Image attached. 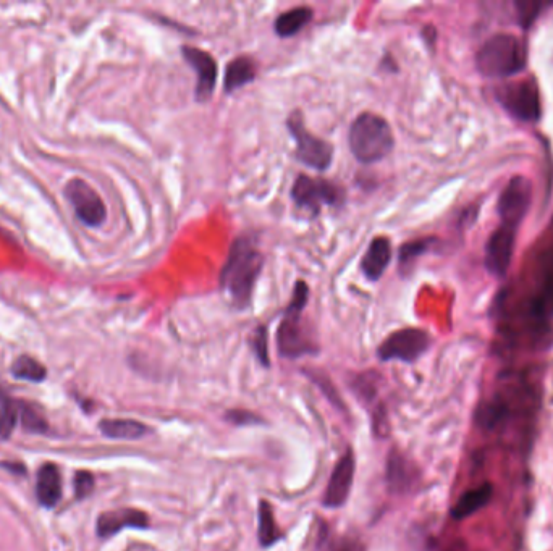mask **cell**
Segmentation results:
<instances>
[{"label": "cell", "instance_id": "1", "mask_svg": "<svg viewBox=\"0 0 553 551\" xmlns=\"http://www.w3.org/2000/svg\"><path fill=\"white\" fill-rule=\"evenodd\" d=\"M264 256L251 236H238L228 251L222 272L220 290L233 308L245 311L253 301L254 288L261 277Z\"/></svg>", "mask_w": 553, "mask_h": 551}, {"label": "cell", "instance_id": "2", "mask_svg": "<svg viewBox=\"0 0 553 551\" xmlns=\"http://www.w3.org/2000/svg\"><path fill=\"white\" fill-rule=\"evenodd\" d=\"M348 144L361 164H376L393 151L395 138L389 122L380 115L364 112L351 123Z\"/></svg>", "mask_w": 553, "mask_h": 551}, {"label": "cell", "instance_id": "3", "mask_svg": "<svg viewBox=\"0 0 553 551\" xmlns=\"http://www.w3.org/2000/svg\"><path fill=\"white\" fill-rule=\"evenodd\" d=\"M309 299V287L306 282H296L293 290L292 301L287 306L285 316L277 330V346L282 358L298 359L308 354H316L319 351L316 341L309 337L308 330L304 327L301 314H303Z\"/></svg>", "mask_w": 553, "mask_h": 551}, {"label": "cell", "instance_id": "4", "mask_svg": "<svg viewBox=\"0 0 553 551\" xmlns=\"http://www.w3.org/2000/svg\"><path fill=\"white\" fill-rule=\"evenodd\" d=\"M526 44L513 34H495L482 44L476 55L481 75L487 78H511L526 68Z\"/></svg>", "mask_w": 553, "mask_h": 551}, {"label": "cell", "instance_id": "5", "mask_svg": "<svg viewBox=\"0 0 553 551\" xmlns=\"http://www.w3.org/2000/svg\"><path fill=\"white\" fill-rule=\"evenodd\" d=\"M290 194L296 206L311 215L321 214L324 206L342 207L347 198L345 190L337 183L308 175H298Z\"/></svg>", "mask_w": 553, "mask_h": 551}, {"label": "cell", "instance_id": "6", "mask_svg": "<svg viewBox=\"0 0 553 551\" xmlns=\"http://www.w3.org/2000/svg\"><path fill=\"white\" fill-rule=\"evenodd\" d=\"M287 128L296 141V157L301 164L319 172L329 169L334 160V146L308 130L300 110L288 115Z\"/></svg>", "mask_w": 553, "mask_h": 551}, {"label": "cell", "instance_id": "7", "mask_svg": "<svg viewBox=\"0 0 553 551\" xmlns=\"http://www.w3.org/2000/svg\"><path fill=\"white\" fill-rule=\"evenodd\" d=\"M503 109L521 122L534 123L541 118V94L536 81H511L495 93Z\"/></svg>", "mask_w": 553, "mask_h": 551}, {"label": "cell", "instance_id": "8", "mask_svg": "<svg viewBox=\"0 0 553 551\" xmlns=\"http://www.w3.org/2000/svg\"><path fill=\"white\" fill-rule=\"evenodd\" d=\"M431 335L426 330L402 329L393 332L379 346L380 361H402L413 364L431 348Z\"/></svg>", "mask_w": 553, "mask_h": 551}, {"label": "cell", "instance_id": "9", "mask_svg": "<svg viewBox=\"0 0 553 551\" xmlns=\"http://www.w3.org/2000/svg\"><path fill=\"white\" fill-rule=\"evenodd\" d=\"M524 317L537 332H544L553 320V257L544 259L539 282L528 298Z\"/></svg>", "mask_w": 553, "mask_h": 551}, {"label": "cell", "instance_id": "10", "mask_svg": "<svg viewBox=\"0 0 553 551\" xmlns=\"http://www.w3.org/2000/svg\"><path fill=\"white\" fill-rule=\"evenodd\" d=\"M532 185L526 177H513L503 188L497 202L500 223L518 230L531 206Z\"/></svg>", "mask_w": 553, "mask_h": 551}, {"label": "cell", "instance_id": "11", "mask_svg": "<svg viewBox=\"0 0 553 551\" xmlns=\"http://www.w3.org/2000/svg\"><path fill=\"white\" fill-rule=\"evenodd\" d=\"M65 196L75 209V214L81 223L88 227H101L106 222L107 209L93 186H89L85 180L75 178L65 186Z\"/></svg>", "mask_w": 553, "mask_h": 551}, {"label": "cell", "instance_id": "12", "mask_svg": "<svg viewBox=\"0 0 553 551\" xmlns=\"http://www.w3.org/2000/svg\"><path fill=\"white\" fill-rule=\"evenodd\" d=\"M180 51L185 62H188L196 73V102L204 104L211 99L216 89L217 75H219L216 59L209 52L198 47L182 46Z\"/></svg>", "mask_w": 553, "mask_h": 551}, {"label": "cell", "instance_id": "13", "mask_svg": "<svg viewBox=\"0 0 553 551\" xmlns=\"http://www.w3.org/2000/svg\"><path fill=\"white\" fill-rule=\"evenodd\" d=\"M516 228L502 225L490 235L486 244V256L484 264L489 274L502 278L507 274L513 253H515Z\"/></svg>", "mask_w": 553, "mask_h": 551}, {"label": "cell", "instance_id": "14", "mask_svg": "<svg viewBox=\"0 0 553 551\" xmlns=\"http://www.w3.org/2000/svg\"><path fill=\"white\" fill-rule=\"evenodd\" d=\"M355 467V455L348 448L342 458L338 459L337 466L334 467L329 484H327L324 501H322L326 508L338 509L347 503L351 487H353V479H355Z\"/></svg>", "mask_w": 553, "mask_h": 551}, {"label": "cell", "instance_id": "15", "mask_svg": "<svg viewBox=\"0 0 553 551\" xmlns=\"http://www.w3.org/2000/svg\"><path fill=\"white\" fill-rule=\"evenodd\" d=\"M385 479H387V485L393 495H406V493L413 492L418 485V467L414 466L413 461L406 458L400 451L392 450L387 459Z\"/></svg>", "mask_w": 553, "mask_h": 551}, {"label": "cell", "instance_id": "16", "mask_svg": "<svg viewBox=\"0 0 553 551\" xmlns=\"http://www.w3.org/2000/svg\"><path fill=\"white\" fill-rule=\"evenodd\" d=\"M148 527V514L140 509L128 508L101 514L96 530L101 539H109L112 535L119 534L125 529H148Z\"/></svg>", "mask_w": 553, "mask_h": 551}, {"label": "cell", "instance_id": "17", "mask_svg": "<svg viewBox=\"0 0 553 551\" xmlns=\"http://www.w3.org/2000/svg\"><path fill=\"white\" fill-rule=\"evenodd\" d=\"M392 262V243L387 236H377L369 244L368 251L361 261V270L364 277L377 282L385 274V270Z\"/></svg>", "mask_w": 553, "mask_h": 551}, {"label": "cell", "instance_id": "18", "mask_svg": "<svg viewBox=\"0 0 553 551\" xmlns=\"http://www.w3.org/2000/svg\"><path fill=\"white\" fill-rule=\"evenodd\" d=\"M36 497L46 508H54L62 498V476L55 464H44L38 472L36 480Z\"/></svg>", "mask_w": 553, "mask_h": 551}, {"label": "cell", "instance_id": "19", "mask_svg": "<svg viewBox=\"0 0 553 551\" xmlns=\"http://www.w3.org/2000/svg\"><path fill=\"white\" fill-rule=\"evenodd\" d=\"M258 65L248 55H240L237 59L230 60L225 70L224 91L233 93L243 86L250 85L256 80Z\"/></svg>", "mask_w": 553, "mask_h": 551}, {"label": "cell", "instance_id": "20", "mask_svg": "<svg viewBox=\"0 0 553 551\" xmlns=\"http://www.w3.org/2000/svg\"><path fill=\"white\" fill-rule=\"evenodd\" d=\"M494 497V487L492 484H482L481 487L469 490L465 495H461L460 500L456 501V505L452 508V516L456 521L469 518L473 514L481 511L489 505L490 500Z\"/></svg>", "mask_w": 553, "mask_h": 551}, {"label": "cell", "instance_id": "21", "mask_svg": "<svg viewBox=\"0 0 553 551\" xmlns=\"http://www.w3.org/2000/svg\"><path fill=\"white\" fill-rule=\"evenodd\" d=\"M104 437L112 440H140L151 432L148 425L135 419H104L99 424Z\"/></svg>", "mask_w": 553, "mask_h": 551}, {"label": "cell", "instance_id": "22", "mask_svg": "<svg viewBox=\"0 0 553 551\" xmlns=\"http://www.w3.org/2000/svg\"><path fill=\"white\" fill-rule=\"evenodd\" d=\"M314 17V10L311 7H295V9L283 12L280 17L275 18L274 31L280 38H292L303 31L311 23Z\"/></svg>", "mask_w": 553, "mask_h": 551}, {"label": "cell", "instance_id": "23", "mask_svg": "<svg viewBox=\"0 0 553 551\" xmlns=\"http://www.w3.org/2000/svg\"><path fill=\"white\" fill-rule=\"evenodd\" d=\"M258 537L262 548L274 547L275 543L282 539V532L275 522L274 509L264 500L259 503Z\"/></svg>", "mask_w": 553, "mask_h": 551}, {"label": "cell", "instance_id": "24", "mask_svg": "<svg viewBox=\"0 0 553 551\" xmlns=\"http://www.w3.org/2000/svg\"><path fill=\"white\" fill-rule=\"evenodd\" d=\"M12 374L20 380H28V382H43L46 379V367L31 356H20L17 361L13 362Z\"/></svg>", "mask_w": 553, "mask_h": 551}, {"label": "cell", "instance_id": "25", "mask_svg": "<svg viewBox=\"0 0 553 551\" xmlns=\"http://www.w3.org/2000/svg\"><path fill=\"white\" fill-rule=\"evenodd\" d=\"M18 421H20V413H18L17 401L2 398L0 401V440L12 437Z\"/></svg>", "mask_w": 553, "mask_h": 551}, {"label": "cell", "instance_id": "26", "mask_svg": "<svg viewBox=\"0 0 553 551\" xmlns=\"http://www.w3.org/2000/svg\"><path fill=\"white\" fill-rule=\"evenodd\" d=\"M18 413H20V422H22L23 429L28 430L31 434L46 432V419L36 406L28 403H18Z\"/></svg>", "mask_w": 553, "mask_h": 551}, {"label": "cell", "instance_id": "27", "mask_svg": "<svg viewBox=\"0 0 553 551\" xmlns=\"http://www.w3.org/2000/svg\"><path fill=\"white\" fill-rule=\"evenodd\" d=\"M435 241H437L435 238H419V240L403 244L402 249H400V267L405 269L411 262L416 261L419 256H423L432 248Z\"/></svg>", "mask_w": 553, "mask_h": 551}, {"label": "cell", "instance_id": "28", "mask_svg": "<svg viewBox=\"0 0 553 551\" xmlns=\"http://www.w3.org/2000/svg\"><path fill=\"white\" fill-rule=\"evenodd\" d=\"M251 348H253L254 356L261 362L262 367H271V358H269V335H267V327L259 325L258 329L254 330L251 335Z\"/></svg>", "mask_w": 553, "mask_h": 551}, {"label": "cell", "instance_id": "29", "mask_svg": "<svg viewBox=\"0 0 553 551\" xmlns=\"http://www.w3.org/2000/svg\"><path fill=\"white\" fill-rule=\"evenodd\" d=\"M376 382L377 375L372 374V372H369V374L358 375V377H356V382L353 383V390H356V393L361 396V400H363L364 403L369 404L372 400H374V398H376Z\"/></svg>", "mask_w": 553, "mask_h": 551}, {"label": "cell", "instance_id": "30", "mask_svg": "<svg viewBox=\"0 0 553 551\" xmlns=\"http://www.w3.org/2000/svg\"><path fill=\"white\" fill-rule=\"evenodd\" d=\"M547 5L541 2H518L516 10H518V20L523 28H531L532 23L536 22V18L541 15L542 10Z\"/></svg>", "mask_w": 553, "mask_h": 551}, {"label": "cell", "instance_id": "31", "mask_svg": "<svg viewBox=\"0 0 553 551\" xmlns=\"http://www.w3.org/2000/svg\"><path fill=\"white\" fill-rule=\"evenodd\" d=\"M225 421L233 425H238V427H250V425L264 424V419H262V417L256 416V414L251 413V411H246V409H230V411L225 413Z\"/></svg>", "mask_w": 553, "mask_h": 551}, {"label": "cell", "instance_id": "32", "mask_svg": "<svg viewBox=\"0 0 553 551\" xmlns=\"http://www.w3.org/2000/svg\"><path fill=\"white\" fill-rule=\"evenodd\" d=\"M73 487H75L76 498L88 497L94 490V476L91 472L80 471L76 472L75 479H73Z\"/></svg>", "mask_w": 553, "mask_h": 551}, {"label": "cell", "instance_id": "33", "mask_svg": "<svg viewBox=\"0 0 553 551\" xmlns=\"http://www.w3.org/2000/svg\"><path fill=\"white\" fill-rule=\"evenodd\" d=\"M330 551H366V545L356 537H342L330 547Z\"/></svg>", "mask_w": 553, "mask_h": 551}, {"label": "cell", "instance_id": "34", "mask_svg": "<svg viewBox=\"0 0 553 551\" xmlns=\"http://www.w3.org/2000/svg\"><path fill=\"white\" fill-rule=\"evenodd\" d=\"M444 551H466V545L463 542H453L452 545H448Z\"/></svg>", "mask_w": 553, "mask_h": 551}]
</instances>
